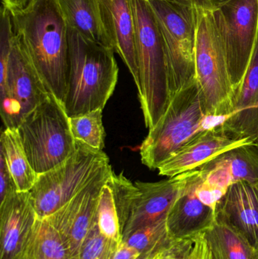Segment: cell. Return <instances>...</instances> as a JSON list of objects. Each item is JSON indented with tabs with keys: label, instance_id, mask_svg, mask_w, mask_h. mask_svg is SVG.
I'll return each instance as SVG.
<instances>
[{
	"label": "cell",
	"instance_id": "cell-31",
	"mask_svg": "<svg viewBox=\"0 0 258 259\" xmlns=\"http://www.w3.org/2000/svg\"><path fill=\"white\" fill-rule=\"evenodd\" d=\"M189 259H212V254L203 234L195 239Z\"/></svg>",
	"mask_w": 258,
	"mask_h": 259
},
{
	"label": "cell",
	"instance_id": "cell-23",
	"mask_svg": "<svg viewBox=\"0 0 258 259\" xmlns=\"http://www.w3.org/2000/svg\"><path fill=\"white\" fill-rule=\"evenodd\" d=\"M19 259H68L60 234L46 218H38Z\"/></svg>",
	"mask_w": 258,
	"mask_h": 259
},
{
	"label": "cell",
	"instance_id": "cell-19",
	"mask_svg": "<svg viewBox=\"0 0 258 259\" xmlns=\"http://www.w3.org/2000/svg\"><path fill=\"white\" fill-rule=\"evenodd\" d=\"M220 127L235 138L258 140V36L245 80L235 97L234 112Z\"/></svg>",
	"mask_w": 258,
	"mask_h": 259
},
{
	"label": "cell",
	"instance_id": "cell-17",
	"mask_svg": "<svg viewBox=\"0 0 258 259\" xmlns=\"http://www.w3.org/2000/svg\"><path fill=\"white\" fill-rule=\"evenodd\" d=\"M101 20L115 53L133 76L140 92V79L135 44V27L130 0H98Z\"/></svg>",
	"mask_w": 258,
	"mask_h": 259
},
{
	"label": "cell",
	"instance_id": "cell-8",
	"mask_svg": "<svg viewBox=\"0 0 258 259\" xmlns=\"http://www.w3.org/2000/svg\"><path fill=\"white\" fill-rule=\"evenodd\" d=\"M108 164L109 158L103 151L76 140L74 154L54 168L39 174L29 191L38 218L48 217L68 203Z\"/></svg>",
	"mask_w": 258,
	"mask_h": 259
},
{
	"label": "cell",
	"instance_id": "cell-35",
	"mask_svg": "<svg viewBox=\"0 0 258 259\" xmlns=\"http://www.w3.org/2000/svg\"><path fill=\"white\" fill-rule=\"evenodd\" d=\"M164 250L151 251L146 253L141 254L140 256L137 259H159Z\"/></svg>",
	"mask_w": 258,
	"mask_h": 259
},
{
	"label": "cell",
	"instance_id": "cell-15",
	"mask_svg": "<svg viewBox=\"0 0 258 259\" xmlns=\"http://www.w3.org/2000/svg\"><path fill=\"white\" fill-rule=\"evenodd\" d=\"M37 217L29 192H15L0 202V259H19Z\"/></svg>",
	"mask_w": 258,
	"mask_h": 259
},
{
	"label": "cell",
	"instance_id": "cell-20",
	"mask_svg": "<svg viewBox=\"0 0 258 259\" xmlns=\"http://www.w3.org/2000/svg\"><path fill=\"white\" fill-rule=\"evenodd\" d=\"M68 27L113 50L101 20L98 0H57Z\"/></svg>",
	"mask_w": 258,
	"mask_h": 259
},
{
	"label": "cell",
	"instance_id": "cell-6",
	"mask_svg": "<svg viewBox=\"0 0 258 259\" xmlns=\"http://www.w3.org/2000/svg\"><path fill=\"white\" fill-rule=\"evenodd\" d=\"M195 74L202 91L208 115L234 112L235 94L223 41L219 11L198 9Z\"/></svg>",
	"mask_w": 258,
	"mask_h": 259
},
{
	"label": "cell",
	"instance_id": "cell-32",
	"mask_svg": "<svg viewBox=\"0 0 258 259\" xmlns=\"http://www.w3.org/2000/svg\"><path fill=\"white\" fill-rule=\"evenodd\" d=\"M195 5L198 9L206 10H215L220 9L223 5L230 0H186Z\"/></svg>",
	"mask_w": 258,
	"mask_h": 259
},
{
	"label": "cell",
	"instance_id": "cell-34",
	"mask_svg": "<svg viewBox=\"0 0 258 259\" xmlns=\"http://www.w3.org/2000/svg\"><path fill=\"white\" fill-rule=\"evenodd\" d=\"M29 1L30 0H2V5L10 11L18 10L25 7Z\"/></svg>",
	"mask_w": 258,
	"mask_h": 259
},
{
	"label": "cell",
	"instance_id": "cell-7",
	"mask_svg": "<svg viewBox=\"0 0 258 259\" xmlns=\"http://www.w3.org/2000/svg\"><path fill=\"white\" fill-rule=\"evenodd\" d=\"M165 48L170 100L195 74L198 9L186 0H148Z\"/></svg>",
	"mask_w": 258,
	"mask_h": 259
},
{
	"label": "cell",
	"instance_id": "cell-29",
	"mask_svg": "<svg viewBox=\"0 0 258 259\" xmlns=\"http://www.w3.org/2000/svg\"><path fill=\"white\" fill-rule=\"evenodd\" d=\"M195 240H174L162 252L159 259H189Z\"/></svg>",
	"mask_w": 258,
	"mask_h": 259
},
{
	"label": "cell",
	"instance_id": "cell-22",
	"mask_svg": "<svg viewBox=\"0 0 258 259\" xmlns=\"http://www.w3.org/2000/svg\"><path fill=\"white\" fill-rule=\"evenodd\" d=\"M0 152H3L18 192H29L37 180L27 158L18 129L8 127L2 132Z\"/></svg>",
	"mask_w": 258,
	"mask_h": 259
},
{
	"label": "cell",
	"instance_id": "cell-14",
	"mask_svg": "<svg viewBox=\"0 0 258 259\" xmlns=\"http://www.w3.org/2000/svg\"><path fill=\"white\" fill-rule=\"evenodd\" d=\"M201 179L199 169L190 170L186 185L168 212L167 228L172 240H195L216 221L215 210L203 204L195 194Z\"/></svg>",
	"mask_w": 258,
	"mask_h": 259
},
{
	"label": "cell",
	"instance_id": "cell-21",
	"mask_svg": "<svg viewBox=\"0 0 258 259\" xmlns=\"http://www.w3.org/2000/svg\"><path fill=\"white\" fill-rule=\"evenodd\" d=\"M203 236L212 259H258V249L227 224L215 221Z\"/></svg>",
	"mask_w": 258,
	"mask_h": 259
},
{
	"label": "cell",
	"instance_id": "cell-16",
	"mask_svg": "<svg viewBox=\"0 0 258 259\" xmlns=\"http://www.w3.org/2000/svg\"><path fill=\"white\" fill-rule=\"evenodd\" d=\"M216 220L239 231L258 249V181L230 186L215 210Z\"/></svg>",
	"mask_w": 258,
	"mask_h": 259
},
{
	"label": "cell",
	"instance_id": "cell-33",
	"mask_svg": "<svg viewBox=\"0 0 258 259\" xmlns=\"http://www.w3.org/2000/svg\"><path fill=\"white\" fill-rule=\"evenodd\" d=\"M141 254L133 248L129 247L125 243H121L113 259H137Z\"/></svg>",
	"mask_w": 258,
	"mask_h": 259
},
{
	"label": "cell",
	"instance_id": "cell-12",
	"mask_svg": "<svg viewBox=\"0 0 258 259\" xmlns=\"http://www.w3.org/2000/svg\"><path fill=\"white\" fill-rule=\"evenodd\" d=\"M189 171L159 182L136 181L137 190L121 228L123 240L142 227L168 216L187 182Z\"/></svg>",
	"mask_w": 258,
	"mask_h": 259
},
{
	"label": "cell",
	"instance_id": "cell-9",
	"mask_svg": "<svg viewBox=\"0 0 258 259\" xmlns=\"http://www.w3.org/2000/svg\"><path fill=\"white\" fill-rule=\"evenodd\" d=\"M49 94L15 33L7 74L0 81L1 117L6 128H18Z\"/></svg>",
	"mask_w": 258,
	"mask_h": 259
},
{
	"label": "cell",
	"instance_id": "cell-11",
	"mask_svg": "<svg viewBox=\"0 0 258 259\" xmlns=\"http://www.w3.org/2000/svg\"><path fill=\"white\" fill-rule=\"evenodd\" d=\"M110 164L68 203L46 217L60 234L68 259H80L83 245L97 222L100 192L112 173Z\"/></svg>",
	"mask_w": 258,
	"mask_h": 259
},
{
	"label": "cell",
	"instance_id": "cell-25",
	"mask_svg": "<svg viewBox=\"0 0 258 259\" xmlns=\"http://www.w3.org/2000/svg\"><path fill=\"white\" fill-rule=\"evenodd\" d=\"M103 109H96L77 116L69 117L73 137L77 141L103 151L106 131L102 122Z\"/></svg>",
	"mask_w": 258,
	"mask_h": 259
},
{
	"label": "cell",
	"instance_id": "cell-10",
	"mask_svg": "<svg viewBox=\"0 0 258 259\" xmlns=\"http://www.w3.org/2000/svg\"><path fill=\"white\" fill-rule=\"evenodd\" d=\"M219 11L226 59L235 97L242 88L258 36V0H230Z\"/></svg>",
	"mask_w": 258,
	"mask_h": 259
},
{
	"label": "cell",
	"instance_id": "cell-36",
	"mask_svg": "<svg viewBox=\"0 0 258 259\" xmlns=\"http://www.w3.org/2000/svg\"><path fill=\"white\" fill-rule=\"evenodd\" d=\"M256 146H257V147L258 148V140L256 141Z\"/></svg>",
	"mask_w": 258,
	"mask_h": 259
},
{
	"label": "cell",
	"instance_id": "cell-18",
	"mask_svg": "<svg viewBox=\"0 0 258 259\" xmlns=\"http://www.w3.org/2000/svg\"><path fill=\"white\" fill-rule=\"evenodd\" d=\"M197 168L204 183L224 190L239 181H257L258 148L255 143L230 149Z\"/></svg>",
	"mask_w": 258,
	"mask_h": 259
},
{
	"label": "cell",
	"instance_id": "cell-30",
	"mask_svg": "<svg viewBox=\"0 0 258 259\" xmlns=\"http://www.w3.org/2000/svg\"><path fill=\"white\" fill-rule=\"evenodd\" d=\"M18 191L3 152H0V202Z\"/></svg>",
	"mask_w": 258,
	"mask_h": 259
},
{
	"label": "cell",
	"instance_id": "cell-26",
	"mask_svg": "<svg viewBox=\"0 0 258 259\" xmlns=\"http://www.w3.org/2000/svg\"><path fill=\"white\" fill-rule=\"evenodd\" d=\"M172 241L168 234L167 217H165L139 228L123 240L122 243L139 253L143 254L151 251L164 250Z\"/></svg>",
	"mask_w": 258,
	"mask_h": 259
},
{
	"label": "cell",
	"instance_id": "cell-2",
	"mask_svg": "<svg viewBox=\"0 0 258 259\" xmlns=\"http://www.w3.org/2000/svg\"><path fill=\"white\" fill-rule=\"evenodd\" d=\"M68 45V87L64 103L67 114L73 117L104 109L118 82L119 68L115 51L70 27Z\"/></svg>",
	"mask_w": 258,
	"mask_h": 259
},
{
	"label": "cell",
	"instance_id": "cell-28",
	"mask_svg": "<svg viewBox=\"0 0 258 259\" xmlns=\"http://www.w3.org/2000/svg\"><path fill=\"white\" fill-rule=\"evenodd\" d=\"M227 191L213 186L209 185L203 182V178L198 184L195 190L198 199L207 206L210 207L213 210H216L219 201L222 199Z\"/></svg>",
	"mask_w": 258,
	"mask_h": 259
},
{
	"label": "cell",
	"instance_id": "cell-27",
	"mask_svg": "<svg viewBox=\"0 0 258 259\" xmlns=\"http://www.w3.org/2000/svg\"><path fill=\"white\" fill-rule=\"evenodd\" d=\"M120 245L104 237L96 222L85 241L80 259H113Z\"/></svg>",
	"mask_w": 258,
	"mask_h": 259
},
{
	"label": "cell",
	"instance_id": "cell-1",
	"mask_svg": "<svg viewBox=\"0 0 258 259\" xmlns=\"http://www.w3.org/2000/svg\"><path fill=\"white\" fill-rule=\"evenodd\" d=\"M10 12L15 33L45 88L65 103L68 27L57 0H30L25 7Z\"/></svg>",
	"mask_w": 258,
	"mask_h": 259
},
{
	"label": "cell",
	"instance_id": "cell-5",
	"mask_svg": "<svg viewBox=\"0 0 258 259\" xmlns=\"http://www.w3.org/2000/svg\"><path fill=\"white\" fill-rule=\"evenodd\" d=\"M29 161L37 175L66 161L76 150L65 105L53 94L24 117L18 127Z\"/></svg>",
	"mask_w": 258,
	"mask_h": 259
},
{
	"label": "cell",
	"instance_id": "cell-24",
	"mask_svg": "<svg viewBox=\"0 0 258 259\" xmlns=\"http://www.w3.org/2000/svg\"><path fill=\"white\" fill-rule=\"evenodd\" d=\"M109 178L100 192L97 208V225L100 233L104 237L121 244L123 237L119 214Z\"/></svg>",
	"mask_w": 258,
	"mask_h": 259
},
{
	"label": "cell",
	"instance_id": "cell-4",
	"mask_svg": "<svg viewBox=\"0 0 258 259\" xmlns=\"http://www.w3.org/2000/svg\"><path fill=\"white\" fill-rule=\"evenodd\" d=\"M205 104L197 77L189 80L170 100L156 127L140 146L141 161L151 170L172 156L195 135L205 131Z\"/></svg>",
	"mask_w": 258,
	"mask_h": 259
},
{
	"label": "cell",
	"instance_id": "cell-3",
	"mask_svg": "<svg viewBox=\"0 0 258 259\" xmlns=\"http://www.w3.org/2000/svg\"><path fill=\"white\" fill-rule=\"evenodd\" d=\"M140 79L139 99L145 127H156L170 103L168 68L162 34L148 0H130Z\"/></svg>",
	"mask_w": 258,
	"mask_h": 259
},
{
	"label": "cell",
	"instance_id": "cell-13",
	"mask_svg": "<svg viewBox=\"0 0 258 259\" xmlns=\"http://www.w3.org/2000/svg\"><path fill=\"white\" fill-rule=\"evenodd\" d=\"M252 139H237L221 127L201 131L164 161L159 168L161 176L173 177L194 170L223 152L244 145L255 144Z\"/></svg>",
	"mask_w": 258,
	"mask_h": 259
}]
</instances>
